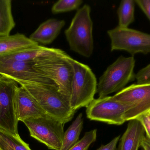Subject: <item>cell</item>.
<instances>
[{
  "label": "cell",
  "instance_id": "obj_1",
  "mask_svg": "<svg viewBox=\"0 0 150 150\" xmlns=\"http://www.w3.org/2000/svg\"><path fill=\"white\" fill-rule=\"evenodd\" d=\"M19 84L34 98L46 114L65 124L74 118L76 111L71 108L70 98L62 95L58 88L25 83Z\"/></svg>",
  "mask_w": 150,
  "mask_h": 150
},
{
  "label": "cell",
  "instance_id": "obj_2",
  "mask_svg": "<svg viewBox=\"0 0 150 150\" xmlns=\"http://www.w3.org/2000/svg\"><path fill=\"white\" fill-rule=\"evenodd\" d=\"M70 56L61 49L46 55L35 63L36 69L52 80L62 95L70 98L74 69Z\"/></svg>",
  "mask_w": 150,
  "mask_h": 150
},
{
  "label": "cell",
  "instance_id": "obj_3",
  "mask_svg": "<svg viewBox=\"0 0 150 150\" xmlns=\"http://www.w3.org/2000/svg\"><path fill=\"white\" fill-rule=\"evenodd\" d=\"M91 8L85 4L78 9L69 27L65 31L71 50L85 57H91L93 51V23Z\"/></svg>",
  "mask_w": 150,
  "mask_h": 150
},
{
  "label": "cell",
  "instance_id": "obj_4",
  "mask_svg": "<svg viewBox=\"0 0 150 150\" xmlns=\"http://www.w3.org/2000/svg\"><path fill=\"white\" fill-rule=\"evenodd\" d=\"M135 63L134 56L121 55L108 66L98 83L97 93L99 97L117 93L125 88L128 84L134 81Z\"/></svg>",
  "mask_w": 150,
  "mask_h": 150
},
{
  "label": "cell",
  "instance_id": "obj_5",
  "mask_svg": "<svg viewBox=\"0 0 150 150\" xmlns=\"http://www.w3.org/2000/svg\"><path fill=\"white\" fill-rule=\"evenodd\" d=\"M74 69L70 98L71 108L76 111L86 107L93 100L97 93V78L90 67L70 57Z\"/></svg>",
  "mask_w": 150,
  "mask_h": 150
},
{
  "label": "cell",
  "instance_id": "obj_6",
  "mask_svg": "<svg viewBox=\"0 0 150 150\" xmlns=\"http://www.w3.org/2000/svg\"><path fill=\"white\" fill-rule=\"evenodd\" d=\"M23 122L28 128L31 136L44 144L50 149H60L65 133V124L46 114L27 119Z\"/></svg>",
  "mask_w": 150,
  "mask_h": 150
},
{
  "label": "cell",
  "instance_id": "obj_7",
  "mask_svg": "<svg viewBox=\"0 0 150 150\" xmlns=\"http://www.w3.org/2000/svg\"><path fill=\"white\" fill-rule=\"evenodd\" d=\"M133 107L134 105L117 101L112 96L98 97L86 107V116L91 120L121 125L126 122V112Z\"/></svg>",
  "mask_w": 150,
  "mask_h": 150
},
{
  "label": "cell",
  "instance_id": "obj_8",
  "mask_svg": "<svg viewBox=\"0 0 150 150\" xmlns=\"http://www.w3.org/2000/svg\"><path fill=\"white\" fill-rule=\"evenodd\" d=\"M111 50L125 51L132 56L150 53V34L129 28L116 26L108 31Z\"/></svg>",
  "mask_w": 150,
  "mask_h": 150
},
{
  "label": "cell",
  "instance_id": "obj_9",
  "mask_svg": "<svg viewBox=\"0 0 150 150\" xmlns=\"http://www.w3.org/2000/svg\"><path fill=\"white\" fill-rule=\"evenodd\" d=\"M19 86L15 80L0 75V129L18 135L16 96Z\"/></svg>",
  "mask_w": 150,
  "mask_h": 150
},
{
  "label": "cell",
  "instance_id": "obj_10",
  "mask_svg": "<svg viewBox=\"0 0 150 150\" xmlns=\"http://www.w3.org/2000/svg\"><path fill=\"white\" fill-rule=\"evenodd\" d=\"M35 63L0 57V75L8 77L18 84H33L58 88L52 80L36 69Z\"/></svg>",
  "mask_w": 150,
  "mask_h": 150
},
{
  "label": "cell",
  "instance_id": "obj_11",
  "mask_svg": "<svg viewBox=\"0 0 150 150\" xmlns=\"http://www.w3.org/2000/svg\"><path fill=\"white\" fill-rule=\"evenodd\" d=\"M112 97L117 101L134 105L125 114L126 122L150 112V84H133Z\"/></svg>",
  "mask_w": 150,
  "mask_h": 150
},
{
  "label": "cell",
  "instance_id": "obj_12",
  "mask_svg": "<svg viewBox=\"0 0 150 150\" xmlns=\"http://www.w3.org/2000/svg\"><path fill=\"white\" fill-rule=\"evenodd\" d=\"M16 107L18 121L23 122L46 114L34 98L21 86L18 90Z\"/></svg>",
  "mask_w": 150,
  "mask_h": 150
},
{
  "label": "cell",
  "instance_id": "obj_13",
  "mask_svg": "<svg viewBox=\"0 0 150 150\" xmlns=\"http://www.w3.org/2000/svg\"><path fill=\"white\" fill-rule=\"evenodd\" d=\"M65 24L64 20L50 18L41 23L29 38L38 44L48 45L58 37Z\"/></svg>",
  "mask_w": 150,
  "mask_h": 150
},
{
  "label": "cell",
  "instance_id": "obj_14",
  "mask_svg": "<svg viewBox=\"0 0 150 150\" xmlns=\"http://www.w3.org/2000/svg\"><path fill=\"white\" fill-rule=\"evenodd\" d=\"M145 137L144 129L140 122L137 119L129 121L117 150H138Z\"/></svg>",
  "mask_w": 150,
  "mask_h": 150
},
{
  "label": "cell",
  "instance_id": "obj_15",
  "mask_svg": "<svg viewBox=\"0 0 150 150\" xmlns=\"http://www.w3.org/2000/svg\"><path fill=\"white\" fill-rule=\"evenodd\" d=\"M39 44L27 38L24 34L0 35V55L38 45Z\"/></svg>",
  "mask_w": 150,
  "mask_h": 150
},
{
  "label": "cell",
  "instance_id": "obj_16",
  "mask_svg": "<svg viewBox=\"0 0 150 150\" xmlns=\"http://www.w3.org/2000/svg\"><path fill=\"white\" fill-rule=\"evenodd\" d=\"M83 114L80 113L65 132L62 146L59 150H69L79 141V136L83 129Z\"/></svg>",
  "mask_w": 150,
  "mask_h": 150
},
{
  "label": "cell",
  "instance_id": "obj_17",
  "mask_svg": "<svg viewBox=\"0 0 150 150\" xmlns=\"http://www.w3.org/2000/svg\"><path fill=\"white\" fill-rule=\"evenodd\" d=\"M11 11V1L0 0V35H9L16 26Z\"/></svg>",
  "mask_w": 150,
  "mask_h": 150
},
{
  "label": "cell",
  "instance_id": "obj_18",
  "mask_svg": "<svg viewBox=\"0 0 150 150\" xmlns=\"http://www.w3.org/2000/svg\"><path fill=\"white\" fill-rule=\"evenodd\" d=\"M0 150H32L19 135H15L0 129Z\"/></svg>",
  "mask_w": 150,
  "mask_h": 150
},
{
  "label": "cell",
  "instance_id": "obj_19",
  "mask_svg": "<svg viewBox=\"0 0 150 150\" xmlns=\"http://www.w3.org/2000/svg\"><path fill=\"white\" fill-rule=\"evenodd\" d=\"M134 0H122L117 10L119 19L118 26L122 28H128L135 21Z\"/></svg>",
  "mask_w": 150,
  "mask_h": 150
},
{
  "label": "cell",
  "instance_id": "obj_20",
  "mask_svg": "<svg viewBox=\"0 0 150 150\" xmlns=\"http://www.w3.org/2000/svg\"><path fill=\"white\" fill-rule=\"evenodd\" d=\"M83 2L82 0H59L53 5L52 12L56 14L71 11L78 9Z\"/></svg>",
  "mask_w": 150,
  "mask_h": 150
},
{
  "label": "cell",
  "instance_id": "obj_21",
  "mask_svg": "<svg viewBox=\"0 0 150 150\" xmlns=\"http://www.w3.org/2000/svg\"><path fill=\"white\" fill-rule=\"evenodd\" d=\"M97 130L93 129L86 132L82 139L69 150H87L90 145L96 141Z\"/></svg>",
  "mask_w": 150,
  "mask_h": 150
},
{
  "label": "cell",
  "instance_id": "obj_22",
  "mask_svg": "<svg viewBox=\"0 0 150 150\" xmlns=\"http://www.w3.org/2000/svg\"><path fill=\"white\" fill-rule=\"evenodd\" d=\"M137 84H150V63L135 74Z\"/></svg>",
  "mask_w": 150,
  "mask_h": 150
},
{
  "label": "cell",
  "instance_id": "obj_23",
  "mask_svg": "<svg viewBox=\"0 0 150 150\" xmlns=\"http://www.w3.org/2000/svg\"><path fill=\"white\" fill-rule=\"evenodd\" d=\"M143 127L146 137L150 142V114L149 112L143 114L137 119Z\"/></svg>",
  "mask_w": 150,
  "mask_h": 150
},
{
  "label": "cell",
  "instance_id": "obj_24",
  "mask_svg": "<svg viewBox=\"0 0 150 150\" xmlns=\"http://www.w3.org/2000/svg\"><path fill=\"white\" fill-rule=\"evenodd\" d=\"M136 4L145 14L150 22V0H135Z\"/></svg>",
  "mask_w": 150,
  "mask_h": 150
},
{
  "label": "cell",
  "instance_id": "obj_25",
  "mask_svg": "<svg viewBox=\"0 0 150 150\" xmlns=\"http://www.w3.org/2000/svg\"><path fill=\"white\" fill-rule=\"evenodd\" d=\"M120 136H118L113 139L110 142L105 145H101L97 150H116L117 144L120 140Z\"/></svg>",
  "mask_w": 150,
  "mask_h": 150
},
{
  "label": "cell",
  "instance_id": "obj_26",
  "mask_svg": "<svg viewBox=\"0 0 150 150\" xmlns=\"http://www.w3.org/2000/svg\"><path fill=\"white\" fill-rule=\"evenodd\" d=\"M141 147L144 150H150V142L146 136L142 141Z\"/></svg>",
  "mask_w": 150,
  "mask_h": 150
},
{
  "label": "cell",
  "instance_id": "obj_27",
  "mask_svg": "<svg viewBox=\"0 0 150 150\" xmlns=\"http://www.w3.org/2000/svg\"><path fill=\"white\" fill-rule=\"evenodd\" d=\"M142 150H144L143 149H142Z\"/></svg>",
  "mask_w": 150,
  "mask_h": 150
},
{
  "label": "cell",
  "instance_id": "obj_28",
  "mask_svg": "<svg viewBox=\"0 0 150 150\" xmlns=\"http://www.w3.org/2000/svg\"><path fill=\"white\" fill-rule=\"evenodd\" d=\"M150 114V112H149Z\"/></svg>",
  "mask_w": 150,
  "mask_h": 150
}]
</instances>
